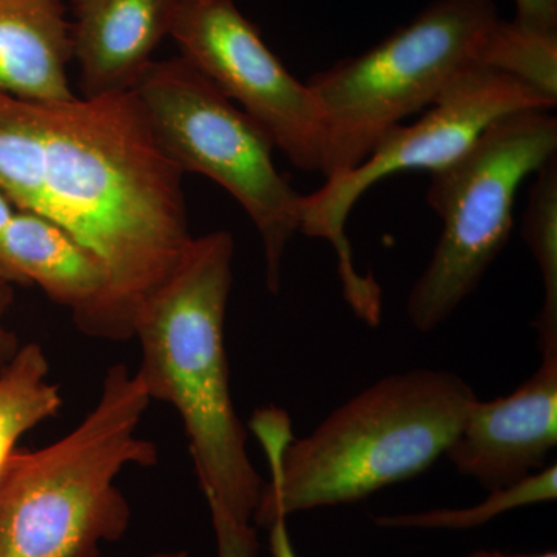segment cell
<instances>
[{
  "instance_id": "cell-9",
  "label": "cell",
  "mask_w": 557,
  "mask_h": 557,
  "mask_svg": "<svg viewBox=\"0 0 557 557\" xmlns=\"http://www.w3.org/2000/svg\"><path fill=\"white\" fill-rule=\"evenodd\" d=\"M171 38L300 171L321 174L325 131L317 98L260 38L234 0H182Z\"/></svg>"
},
{
  "instance_id": "cell-19",
  "label": "cell",
  "mask_w": 557,
  "mask_h": 557,
  "mask_svg": "<svg viewBox=\"0 0 557 557\" xmlns=\"http://www.w3.org/2000/svg\"><path fill=\"white\" fill-rule=\"evenodd\" d=\"M14 287L16 284L0 269V376L10 368L22 348L16 333L7 325V317L14 300Z\"/></svg>"
},
{
  "instance_id": "cell-6",
  "label": "cell",
  "mask_w": 557,
  "mask_h": 557,
  "mask_svg": "<svg viewBox=\"0 0 557 557\" xmlns=\"http://www.w3.org/2000/svg\"><path fill=\"white\" fill-rule=\"evenodd\" d=\"M556 156L552 110H522L494 121L465 156L429 174L426 200L442 233L406 304L413 329L434 332L478 289L507 247L520 186Z\"/></svg>"
},
{
  "instance_id": "cell-21",
  "label": "cell",
  "mask_w": 557,
  "mask_h": 557,
  "mask_svg": "<svg viewBox=\"0 0 557 557\" xmlns=\"http://www.w3.org/2000/svg\"><path fill=\"white\" fill-rule=\"evenodd\" d=\"M270 549L273 557H298L287 528V518H276L270 523Z\"/></svg>"
},
{
  "instance_id": "cell-17",
  "label": "cell",
  "mask_w": 557,
  "mask_h": 557,
  "mask_svg": "<svg viewBox=\"0 0 557 557\" xmlns=\"http://www.w3.org/2000/svg\"><path fill=\"white\" fill-rule=\"evenodd\" d=\"M557 468H542L541 471L512 483V485L491 490L490 496L479 505L460 509H429L409 515L381 516L375 519L379 527L423 528V530H469L485 525L497 516L528 505L556 500Z\"/></svg>"
},
{
  "instance_id": "cell-15",
  "label": "cell",
  "mask_w": 557,
  "mask_h": 557,
  "mask_svg": "<svg viewBox=\"0 0 557 557\" xmlns=\"http://www.w3.org/2000/svg\"><path fill=\"white\" fill-rule=\"evenodd\" d=\"M522 237L537 263L544 302L534 329L541 355L557 351V156L534 174L522 219Z\"/></svg>"
},
{
  "instance_id": "cell-2",
  "label": "cell",
  "mask_w": 557,
  "mask_h": 557,
  "mask_svg": "<svg viewBox=\"0 0 557 557\" xmlns=\"http://www.w3.org/2000/svg\"><path fill=\"white\" fill-rule=\"evenodd\" d=\"M475 397L449 370L412 369L359 392L306 438L293 440L285 410L260 409L249 421L265 450L252 522L364 500L426 472L457 437Z\"/></svg>"
},
{
  "instance_id": "cell-5",
  "label": "cell",
  "mask_w": 557,
  "mask_h": 557,
  "mask_svg": "<svg viewBox=\"0 0 557 557\" xmlns=\"http://www.w3.org/2000/svg\"><path fill=\"white\" fill-rule=\"evenodd\" d=\"M497 20L493 0H434L372 49L314 73L307 86L324 123L322 177L354 170L388 132L479 67Z\"/></svg>"
},
{
  "instance_id": "cell-24",
  "label": "cell",
  "mask_w": 557,
  "mask_h": 557,
  "mask_svg": "<svg viewBox=\"0 0 557 557\" xmlns=\"http://www.w3.org/2000/svg\"><path fill=\"white\" fill-rule=\"evenodd\" d=\"M152 557H189V555L186 552H166L159 553V555Z\"/></svg>"
},
{
  "instance_id": "cell-18",
  "label": "cell",
  "mask_w": 557,
  "mask_h": 557,
  "mask_svg": "<svg viewBox=\"0 0 557 557\" xmlns=\"http://www.w3.org/2000/svg\"><path fill=\"white\" fill-rule=\"evenodd\" d=\"M218 557H256L259 549L258 534L252 525L242 527L222 512H211Z\"/></svg>"
},
{
  "instance_id": "cell-4",
  "label": "cell",
  "mask_w": 557,
  "mask_h": 557,
  "mask_svg": "<svg viewBox=\"0 0 557 557\" xmlns=\"http://www.w3.org/2000/svg\"><path fill=\"white\" fill-rule=\"evenodd\" d=\"M150 401L137 372L113 366L65 437L11 450L0 468V557H98L126 534L129 502L115 483L127 467L157 463V446L137 435Z\"/></svg>"
},
{
  "instance_id": "cell-14",
  "label": "cell",
  "mask_w": 557,
  "mask_h": 557,
  "mask_svg": "<svg viewBox=\"0 0 557 557\" xmlns=\"http://www.w3.org/2000/svg\"><path fill=\"white\" fill-rule=\"evenodd\" d=\"M49 373L42 347L27 344L0 376V468L28 431L60 412V387Z\"/></svg>"
},
{
  "instance_id": "cell-1",
  "label": "cell",
  "mask_w": 557,
  "mask_h": 557,
  "mask_svg": "<svg viewBox=\"0 0 557 557\" xmlns=\"http://www.w3.org/2000/svg\"><path fill=\"white\" fill-rule=\"evenodd\" d=\"M182 185L134 91L39 102L0 89V194L101 260L109 289L98 338H134L139 307L185 255Z\"/></svg>"
},
{
  "instance_id": "cell-23",
  "label": "cell",
  "mask_w": 557,
  "mask_h": 557,
  "mask_svg": "<svg viewBox=\"0 0 557 557\" xmlns=\"http://www.w3.org/2000/svg\"><path fill=\"white\" fill-rule=\"evenodd\" d=\"M14 211H16V208H14L13 205H11L10 201L0 194V233L5 228V225L9 223L11 215L14 214Z\"/></svg>"
},
{
  "instance_id": "cell-12",
  "label": "cell",
  "mask_w": 557,
  "mask_h": 557,
  "mask_svg": "<svg viewBox=\"0 0 557 557\" xmlns=\"http://www.w3.org/2000/svg\"><path fill=\"white\" fill-rule=\"evenodd\" d=\"M0 269L16 285H38L72 311L81 332L98 338L108 270L69 231L35 212L16 209L0 233Z\"/></svg>"
},
{
  "instance_id": "cell-7",
  "label": "cell",
  "mask_w": 557,
  "mask_h": 557,
  "mask_svg": "<svg viewBox=\"0 0 557 557\" xmlns=\"http://www.w3.org/2000/svg\"><path fill=\"white\" fill-rule=\"evenodd\" d=\"M132 91L178 170L212 180L245 209L262 242L267 288L276 295L302 196L277 171L273 139L183 57L153 61Z\"/></svg>"
},
{
  "instance_id": "cell-11",
  "label": "cell",
  "mask_w": 557,
  "mask_h": 557,
  "mask_svg": "<svg viewBox=\"0 0 557 557\" xmlns=\"http://www.w3.org/2000/svg\"><path fill=\"white\" fill-rule=\"evenodd\" d=\"M180 2L72 0V53L84 98L134 90L161 40L171 36Z\"/></svg>"
},
{
  "instance_id": "cell-22",
  "label": "cell",
  "mask_w": 557,
  "mask_h": 557,
  "mask_svg": "<svg viewBox=\"0 0 557 557\" xmlns=\"http://www.w3.org/2000/svg\"><path fill=\"white\" fill-rule=\"evenodd\" d=\"M467 557H557L556 552L539 553V555H507V553L491 552V549H479Z\"/></svg>"
},
{
  "instance_id": "cell-20",
  "label": "cell",
  "mask_w": 557,
  "mask_h": 557,
  "mask_svg": "<svg viewBox=\"0 0 557 557\" xmlns=\"http://www.w3.org/2000/svg\"><path fill=\"white\" fill-rule=\"evenodd\" d=\"M515 21L533 30L556 33L557 0H515Z\"/></svg>"
},
{
  "instance_id": "cell-8",
  "label": "cell",
  "mask_w": 557,
  "mask_h": 557,
  "mask_svg": "<svg viewBox=\"0 0 557 557\" xmlns=\"http://www.w3.org/2000/svg\"><path fill=\"white\" fill-rule=\"evenodd\" d=\"M556 106L520 81L486 67L469 69L412 124H399L358 166L300 200L299 231L335 249L343 296L370 327L383 319V292L355 265L347 220L359 199L381 180L401 172H437L472 148L498 119L522 110Z\"/></svg>"
},
{
  "instance_id": "cell-13",
  "label": "cell",
  "mask_w": 557,
  "mask_h": 557,
  "mask_svg": "<svg viewBox=\"0 0 557 557\" xmlns=\"http://www.w3.org/2000/svg\"><path fill=\"white\" fill-rule=\"evenodd\" d=\"M72 61L62 0H0V89L27 101L72 100Z\"/></svg>"
},
{
  "instance_id": "cell-3",
  "label": "cell",
  "mask_w": 557,
  "mask_h": 557,
  "mask_svg": "<svg viewBox=\"0 0 557 557\" xmlns=\"http://www.w3.org/2000/svg\"><path fill=\"white\" fill-rule=\"evenodd\" d=\"M228 231L193 237L171 276L139 307L137 373L150 399L177 410L209 511L249 527L263 480L231 395L225 319L233 287Z\"/></svg>"
},
{
  "instance_id": "cell-10",
  "label": "cell",
  "mask_w": 557,
  "mask_h": 557,
  "mask_svg": "<svg viewBox=\"0 0 557 557\" xmlns=\"http://www.w3.org/2000/svg\"><path fill=\"white\" fill-rule=\"evenodd\" d=\"M556 445L557 351H552L511 395L475 398L445 457L491 491L541 471Z\"/></svg>"
},
{
  "instance_id": "cell-16",
  "label": "cell",
  "mask_w": 557,
  "mask_h": 557,
  "mask_svg": "<svg viewBox=\"0 0 557 557\" xmlns=\"http://www.w3.org/2000/svg\"><path fill=\"white\" fill-rule=\"evenodd\" d=\"M480 65L520 81L557 104V35L500 17L487 33Z\"/></svg>"
}]
</instances>
